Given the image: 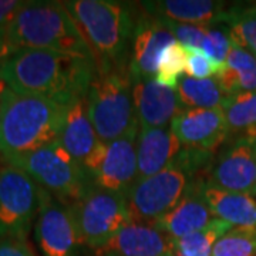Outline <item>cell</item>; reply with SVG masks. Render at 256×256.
<instances>
[{
    "label": "cell",
    "instance_id": "33",
    "mask_svg": "<svg viewBox=\"0 0 256 256\" xmlns=\"http://www.w3.org/2000/svg\"><path fill=\"white\" fill-rule=\"evenodd\" d=\"M26 2L20 0H0V28H8L14 16Z\"/></svg>",
    "mask_w": 256,
    "mask_h": 256
},
{
    "label": "cell",
    "instance_id": "14",
    "mask_svg": "<svg viewBox=\"0 0 256 256\" xmlns=\"http://www.w3.org/2000/svg\"><path fill=\"white\" fill-rule=\"evenodd\" d=\"M171 130L184 146L216 152L229 138L222 108L185 110L171 122Z\"/></svg>",
    "mask_w": 256,
    "mask_h": 256
},
{
    "label": "cell",
    "instance_id": "21",
    "mask_svg": "<svg viewBox=\"0 0 256 256\" xmlns=\"http://www.w3.org/2000/svg\"><path fill=\"white\" fill-rule=\"evenodd\" d=\"M204 196L215 218L232 226L256 228V198L254 195L225 191L205 182Z\"/></svg>",
    "mask_w": 256,
    "mask_h": 256
},
{
    "label": "cell",
    "instance_id": "7",
    "mask_svg": "<svg viewBox=\"0 0 256 256\" xmlns=\"http://www.w3.org/2000/svg\"><path fill=\"white\" fill-rule=\"evenodd\" d=\"M200 181L178 161H172L161 172L137 180L126 192L132 222L152 224L180 204L192 182Z\"/></svg>",
    "mask_w": 256,
    "mask_h": 256
},
{
    "label": "cell",
    "instance_id": "31",
    "mask_svg": "<svg viewBox=\"0 0 256 256\" xmlns=\"http://www.w3.org/2000/svg\"><path fill=\"white\" fill-rule=\"evenodd\" d=\"M186 70L185 73L192 78H212L218 74V67L210 60L201 48H188Z\"/></svg>",
    "mask_w": 256,
    "mask_h": 256
},
{
    "label": "cell",
    "instance_id": "12",
    "mask_svg": "<svg viewBox=\"0 0 256 256\" xmlns=\"http://www.w3.org/2000/svg\"><path fill=\"white\" fill-rule=\"evenodd\" d=\"M206 184L256 198V138H234L214 161Z\"/></svg>",
    "mask_w": 256,
    "mask_h": 256
},
{
    "label": "cell",
    "instance_id": "18",
    "mask_svg": "<svg viewBox=\"0 0 256 256\" xmlns=\"http://www.w3.org/2000/svg\"><path fill=\"white\" fill-rule=\"evenodd\" d=\"M146 13L166 22L214 26L224 23L228 6L212 0H156L141 2Z\"/></svg>",
    "mask_w": 256,
    "mask_h": 256
},
{
    "label": "cell",
    "instance_id": "10",
    "mask_svg": "<svg viewBox=\"0 0 256 256\" xmlns=\"http://www.w3.org/2000/svg\"><path fill=\"white\" fill-rule=\"evenodd\" d=\"M140 126L111 142H100L82 166L92 185L104 191L124 194L138 178L137 138Z\"/></svg>",
    "mask_w": 256,
    "mask_h": 256
},
{
    "label": "cell",
    "instance_id": "25",
    "mask_svg": "<svg viewBox=\"0 0 256 256\" xmlns=\"http://www.w3.org/2000/svg\"><path fill=\"white\" fill-rule=\"evenodd\" d=\"M234 228L220 218H214L205 228L182 238L172 239L174 256H212L214 246L226 232Z\"/></svg>",
    "mask_w": 256,
    "mask_h": 256
},
{
    "label": "cell",
    "instance_id": "34",
    "mask_svg": "<svg viewBox=\"0 0 256 256\" xmlns=\"http://www.w3.org/2000/svg\"><path fill=\"white\" fill-rule=\"evenodd\" d=\"M18 50L10 43L9 36L6 28H0V67L10 58V56L14 54Z\"/></svg>",
    "mask_w": 256,
    "mask_h": 256
},
{
    "label": "cell",
    "instance_id": "22",
    "mask_svg": "<svg viewBox=\"0 0 256 256\" xmlns=\"http://www.w3.org/2000/svg\"><path fill=\"white\" fill-rule=\"evenodd\" d=\"M215 78L225 96L256 92V56L232 43L226 63Z\"/></svg>",
    "mask_w": 256,
    "mask_h": 256
},
{
    "label": "cell",
    "instance_id": "8",
    "mask_svg": "<svg viewBox=\"0 0 256 256\" xmlns=\"http://www.w3.org/2000/svg\"><path fill=\"white\" fill-rule=\"evenodd\" d=\"M70 210L82 246L92 252L132 222L124 194L104 191L94 185L70 205Z\"/></svg>",
    "mask_w": 256,
    "mask_h": 256
},
{
    "label": "cell",
    "instance_id": "16",
    "mask_svg": "<svg viewBox=\"0 0 256 256\" xmlns=\"http://www.w3.org/2000/svg\"><path fill=\"white\" fill-rule=\"evenodd\" d=\"M172 252V238L150 224L131 222L121 228L94 256H164Z\"/></svg>",
    "mask_w": 256,
    "mask_h": 256
},
{
    "label": "cell",
    "instance_id": "26",
    "mask_svg": "<svg viewBox=\"0 0 256 256\" xmlns=\"http://www.w3.org/2000/svg\"><path fill=\"white\" fill-rule=\"evenodd\" d=\"M224 23L229 24L232 43L256 56V4L229 8Z\"/></svg>",
    "mask_w": 256,
    "mask_h": 256
},
{
    "label": "cell",
    "instance_id": "29",
    "mask_svg": "<svg viewBox=\"0 0 256 256\" xmlns=\"http://www.w3.org/2000/svg\"><path fill=\"white\" fill-rule=\"evenodd\" d=\"M230 47H232V40L229 36V30H222L212 26L202 42L201 50L215 63L220 73L226 63Z\"/></svg>",
    "mask_w": 256,
    "mask_h": 256
},
{
    "label": "cell",
    "instance_id": "30",
    "mask_svg": "<svg viewBox=\"0 0 256 256\" xmlns=\"http://www.w3.org/2000/svg\"><path fill=\"white\" fill-rule=\"evenodd\" d=\"M166 26L172 32L178 43L188 48H201L202 42L206 36L208 30L212 26H202V24H188V23H175V22H166Z\"/></svg>",
    "mask_w": 256,
    "mask_h": 256
},
{
    "label": "cell",
    "instance_id": "3",
    "mask_svg": "<svg viewBox=\"0 0 256 256\" xmlns=\"http://www.w3.org/2000/svg\"><path fill=\"white\" fill-rule=\"evenodd\" d=\"M64 8L92 50L96 67L128 66L140 3L114 0H67Z\"/></svg>",
    "mask_w": 256,
    "mask_h": 256
},
{
    "label": "cell",
    "instance_id": "15",
    "mask_svg": "<svg viewBox=\"0 0 256 256\" xmlns=\"http://www.w3.org/2000/svg\"><path fill=\"white\" fill-rule=\"evenodd\" d=\"M132 101L140 128H162L184 110L176 88L161 86L156 78L132 82Z\"/></svg>",
    "mask_w": 256,
    "mask_h": 256
},
{
    "label": "cell",
    "instance_id": "35",
    "mask_svg": "<svg viewBox=\"0 0 256 256\" xmlns=\"http://www.w3.org/2000/svg\"><path fill=\"white\" fill-rule=\"evenodd\" d=\"M6 88V86H4V82H0V96H2V92H3V90Z\"/></svg>",
    "mask_w": 256,
    "mask_h": 256
},
{
    "label": "cell",
    "instance_id": "11",
    "mask_svg": "<svg viewBox=\"0 0 256 256\" xmlns=\"http://www.w3.org/2000/svg\"><path fill=\"white\" fill-rule=\"evenodd\" d=\"M34 236L43 256H82V244L70 206L56 200L44 188H42Z\"/></svg>",
    "mask_w": 256,
    "mask_h": 256
},
{
    "label": "cell",
    "instance_id": "20",
    "mask_svg": "<svg viewBox=\"0 0 256 256\" xmlns=\"http://www.w3.org/2000/svg\"><path fill=\"white\" fill-rule=\"evenodd\" d=\"M60 142L80 164H82L94 151V148L100 144L87 112L86 98L67 106Z\"/></svg>",
    "mask_w": 256,
    "mask_h": 256
},
{
    "label": "cell",
    "instance_id": "9",
    "mask_svg": "<svg viewBox=\"0 0 256 256\" xmlns=\"http://www.w3.org/2000/svg\"><path fill=\"white\" fill-rule=\"evenodd\" d=\"M42 186L13 165L0 168V239H26L37 220Z\"/></svg>",
    "mask_w": 256,
    "mask_h": 256
},
{
    "label": "cell",
    "instance_id": "6",
    "mask_svg": "<svg viewBox=\"0 0 256 256\" xmlns=\"http://www.w3.org/2000/svg\"><path fill=\"white\" fill-rule=\"evenodd\" d=\"M4 161L24 171L56 200L68 206L82 198L92 186L86 168L70 156L60 141Z\"/></svg>",
    "mask_w": 256,
    "mask_h": 256
},
{
    "label": "cell",
    "instance_id": "17",
    "mask_svg": "<svg viewBox=\"0 0 256 256\" xmlns=\"http://www.w3.org/2000/svg\"><path fill=\"white\" fill-rule=\"evenodd\" d=\"M205 182V180L192 182L174 210L150 225L172 239L182 238L185 235L205 228L215 218L204 196Z\"/></svg>",
    "mask_w": 256,
    "mask_h": 256
},
{
    "label": "cell",
    "instance_id": "4",
    "mask_svg": "<svg viewBox=\"0 0 256 256\" xmlns=\"http://www.w3.org/2000/svg\"><path fill=\"white\" fill-rule=\"evenodd\" d=\"M6 32L16 50H50L92 57L63 2H26Z\"/></svg>",
    "mask_w": 256,
    "mask_h": 256
},
{
    "label": "cell",
    "instance_id": "1",
    "mask_svg": "<svg viewBox=\"0 0 256 256\" xmlns=\"http://www.w3.org/2000/svg\"><path fill=\"white\" fill-rule=\"evenodd\" d=\"M96 70L92 57L22 48L0 67V82L13 92L67 107L87 97Z\"/></svg>",
    "mask_w": 256,
    "mask_h": 256
},
{
    "label": "cell",
    "instance_id": "2",
    "mask_svg": "<svg viewBox=\"0 0 256 256\" xmlns=\"http://www.w3.org/2000/svg\"><path fill=\"white\" fill-rule=\"evenodd\" d=\"M67 107L6 87L0 96V154L4 160L60 141Z\"/></svg>",
    "mask_w": 256,
    "mask_h": 256
},
{
    "label": "cell",
    "instance_id": "23",
    "mask_svg": "<svg viewBox=\"0 0 256 256\" xmlns=\"http://www.w3.org/2000/svg\"><path fill=\"white\" fill-rule=\"evenodd\" d=\"M220 108L225 114L229 138H256V92L226 96Z\"/></svg>",
    "mask_w": 256,
    "mask_h": 256
},
{
    "label": "cell",
    "instance_id": "5",
    "mask_svg": "<svg viewBox=\"0 0 256 256\" xmlns=\"http://www.w3.org/2000/svg\"><path fill=\"white\" fill-rule=\"evenodd\" d=\"M87 92V112L100 142H111L138 127L128 66L96 67Z\"/></svg>",
    "mask_w": 256,
    "mask_h": 256
},
{
    "label": "cell",
    "instance_id": "28",
    "mask_svg": "<svg viewBox=\"0 0 256 256\" xmlns=\"http://www.w3.org/2000/svg\"><path fill=\"white\" fill-rule=\"evenodd\" d=\"M212 256H256V228L234 226L215 244Z\"/></svg>",
    "mask_w": 256,
    "mask_h": 256
},
{
    "label": "cell",
    "instance_id": "19",
    "mask_svg": "<svg viewBox=\"0 0 256 256\" xmlns=\"http://www.w3.org/2000/svg\"><path fill=\"white\" fill-rule=\"evenodd\" d=\"M181 141L171 127L140 128L137 138L138 178L144 180L161 172L180 154Z\"/></svg>",
    "mask_w": 256,
    "mask_h": 256
},
{
    "label": "cell",
    "instance_id": "13",
    "mask_svg": "<svg viewBox=\"0 0 256 256\" xmlns=\"http://www.w3.org/2000/svg\"><path fill=\"white\" fill-rule=\"evenodd\" d=\"M175 42L176 38L166 23L146 13L140 4L130 53V74L132 82L156 78L161 54Z\"/></svg>",
    "mask_w": 256,
    "mask_h": 256
},
{
    "label": "cell",
    "instance_id": "36",
    "mask_svg": "<svg viewBox=\"0 0 256 256\" xmlns=\"http://www.w3.org/2000/svg\"><path fill=\"white\" fill-rule=\"evenodd\" d=\"M164 256H174V255H172V252H171V254H166V255H164Z\"/></svg>",
    "mask_w": 256,
    "mask_h": 256
},
{
    "label": "cell",
    "instance_id": "27",
    "mask_svg": "<svg viewBox=\"0 0 256 256\" xmlns=\"http://www.w3.org/2000/svg\"><path fill=\"white\" fill-rule=\"evenodd\" d=\"M186 58H188L186 47L178 42L170 44L165 48L158 62L156 82L165 87L176 88V84L180 78L184 77L182 74L186 70Z\"/></svg>",
    "mask_w": 256,
    "mask_h": 256
},
{
    "label": "cell",
    "instance_id": "32",
    "mask_svg": "<svg viewBox=\"0 0 256 256\" xmlns=\"http://www.w3.org/2000/svg\"><path fill=\"white\" fill-rule=\"evenodd\" d=\"M0 256H36L26 239H0Z\"/></svg>",
    "mask_w": 256,
    "mask_h": 256
},
{
    "label": "cell",
    "instance_id": "24",
    "mask_svg": "<svg viewBox=\"0 0 256 256\" xmlns=\"http://www.w3.org/2000/svg\"><path fill=\"white\" fill-rule=\"evenodd\" d=\"M176 92L184 110L220 108L226 97L215 77L200 80L184 76L176 84Z\"/></svg>",
    "mask_w": 256,
    "mask_h": 256
}]
</instances>
